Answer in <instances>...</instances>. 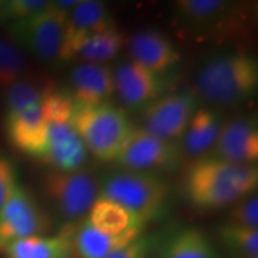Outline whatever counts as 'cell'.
I'll list each match as a JSON object with an SVG mask.
<instances>
[{
  "mask_svg": "<svg viewBox=\"0 0 258 258\" xmlns=\"http://www.w3.org/2000/svg\"><path fill=\"white\" fill-rule=\"evenodd\" d=\"M42 189L49 205L69 222L86 217L99 197L96 176L83 168L69 172L49 171L43 176Z\"/></svg>",
  "mask_w": 258,
  "mask_h": 258,
  "instance_id": "8992f818",
  "label": "cell"
},
{
  "mask_svg": "<svg viewBox=\"0 0 258 258\" xmlns=\"http://www.w3.org/2000/svg\"><path fill=\"white\" fill-rule=\"evenodd\" d=\"M131 62L154 74H171L181 62V53L169 37L157 29L138 30L128 40Z\"/></svg>",
  "mask_w": 258,
  "mask_h": 258,
  "instance_id": "9a60e30c",
  "label": "cell"
},
{
  "mask_svg": "<svg viewBox=\"0 0 258 258\" xmlns=\"http://www.w3.org/2000/svg\"><path fill=\"white\" fill-rule=\"evenodd\" d=\"M218 238L234 257L258 255V230L225 222L218 228Z\"/></svg>",
  "mask_w": 258,
  "mask_h": 258,
  "instance_id": "484cf974",
  "label": "cell"
},
{
  "mask_svg": "<svg viewBox=\"0 0 258 258\" xmlns=\"http://www.w3.org/2000/svg\"><path fill=\"white\" fill-rule=\"evenodd\" d=\"M126 43V35L115 25L86 39L78 49L74 60L79 63L105 64L119 55Z\"/></svg>",
  "mask_w": 258,
  "mask_h": 258,
  "instance_id": "7402d4cb",
  "label": "cell"
},
{
  "mask_svg": "<svg viewBox=\"0 0 258 258\" xmlns=\"http://www.w3.org/2000/svg\"><path fill=\"white\" fill-rule=\"evenodd\" d=\"M88 157L89 152L71 119L49 120L46 145L39 162L49 166L50 171L69 172L83 168Z\"/></svg>",
  "mask_w": 258,
  "mask_h": 258,
  "instance_id": "4fadbf2b",
  "label": "cell"
},
{
  "mask_svg": "<svg viewBox=\"0 0 258 258\" xmlns=\"http://www.w3.org/2000/svg\"><path fill=\"white\" fill-rule=\"evenodd\" d=\"M99 197L120 204L149 222L164 215L169 186L159 175L134 171H116L99 184Z\"/></svg>",
  "mask_w": 258,
  "mask_h": 258,
  "instance_id": "5b68a950",
  "label": "cell"
},
{
  "mask_svg": "<svg viewBox=\"0 0 258 258\" xmlns=\"http://www.w3.org/2000/svg\"><path fill=\"white\" fill-rule=\"evenodd\" d=\"M161 258H220V254L203 231L184 228L164 244Z\"/></svg>",
  "mask_w": 258,
  "mask_h": 258,
  "instance_id": "603a6c76",
  "label": "cell"
},
{
  "mask_svg": "<svg viewBox=\"0 0 258 258\" xmlns=\"http://www.w3.org/2000/svg\"><path fill=\"white\" fill-rule=\"evenodd\" d=\"M19 185L18 169L9 158L0 155V208Z\"/></svg>",
  "mask_w": 258,
  "mask_h": 258,
  "instance_id": "f1b7e54d",
  "label": "cell"
},
{
  "mask_svg": "<svg viewBox=\"0 0 258 258\" xmlns=\"http://www.w3.org/2000/svg\"><path fill=\"white\" fill-rule=\"evenodd\" d=\"M200 106L201 101L194 91H171L141 111V128L159 138L179 141Z\"/></svg>",
  "mask_w": 258,
  "mask_h": 258,
  "instance_id": "30bf717a",
  "label": "cell"
},
{
  "mask_svg": "<svg viewBox=\"0 0 258 258\" xmlns=\"http://www.w3.org/2000/svg\"><path fill=\"white\" fill-rule=\"evenodd\" d=\"M195 95L210 106L228 108L249 101L258 88V63L245 52H225L207 59L197 74Z\"/></svg>",
  "mask_w": 258,
  "mask_h": 258,
  "instance_id": "7a4b0ae2",
  "label": "cell"
},
{
  "mask_svg": "<svg viewBox=\"0 0 258 258\" xmlns=\"http://www.w3.org/2000/svg\"><path fill=\"white\" fill-rule=\"evenodd\" d=\"M71 122L88 152L101 162L115 161L135 126L123 108L112 102L101 105L74 102Z\"/></svg>",
  "mask_w": 258,
  "mask_h": 258,
  "instance_id": "277c9868",
  "label": "cell"
},
{
  "mask_svg": "<svg viewBox=\"0 0 258 258\" xmlns=\"http://www.w3.org/2000/svg\"><path fill=\"white\" fill-rule=\"evenodd\" d=\"M50 2L46 0H8L0 2V22L16 23L46 12Z\"/></svg>",
  "mask_w": 258,
  "mask_h": 258,
  "instance_id": "4316f807",
  "label": "cell"
},
{
  "mask_svg": "<svg viewBox=\"0 0 258 258\" xmlns=\"http://www.w3.org/2000/svg\"><path fill=\"white\" fill-rule=\"evenodd\" d=\"M144 234V230H131L119 235H109L93 228L86 218L75 225L74 249L81 258H105Z\"/></svg>",
  "mask_w": 258,
  "mask_h": 258,
  "instance_id": "ffe728a7",
  "label": "cell"
},
{
  "mask_svg": "<svg viewBox=\"0 0 258 258\" xmlns=\"http://www.w3.org/2000/svg\"><path fill=\"white\" fill-rule=\"evenodd\" d=\"M228 222L244 228L258 230V197L257 192L251 194L231 205Z\"/></svg>",
  "mask_w": 258,
  "mask_h": 258,
  "instance_id": "83f0119b",
  "label": "cell"
},
{
  "mask_svg": "<svg viewBox=\"0 0 258 258\" xmlns=\"http://www.w3.org/2000/svg\"><path fill=\"white\" fill-rule=\"evenodd\" d=\"M109 8L98 0H81L66 18L59 63L72 62L86 39L115 26Z\"/></svg>",
  "mask_w": 258,
  "mask_h": 258,
  "instance_id": "7c38bea8",
  "label": "cell"
},
{
  "mask_svg": "<svg viewBox=\"0 0 258 258\" xmlns=\"http://www.w3.org/2000/svg\"><path fill=\"white\" fill-rule=\"evenodd\" d=\"M42 103L18 113L5 115V128L10 145L33 159L40 158L46 145L49 122Z\"/></svg>",
  "mask_w": 258,
  "mask_h": 258,
  "instance_id": "2e32d148",
  "label": "cell"
},
{
  "mask_svg": "<svg viewBox=\"0 0 258 258\" xmlns=\"http://www.w3.org/2000/svg\"><path fill=\"white\" fill-rule=\"evenodd\" d=\"M174 16L189 36L218 43L242 37L252 23L251 6L227 0H178Z\"/></svg>",
  "mask_w": 258,
  "mask_h": 258,
  "instance_id": "3957f363",
  "label": "cell"
},
{
  "mask_svg": "<svg viewBox=\"0 0 258 258\" xmlns=\"http://www.w3.org/2000/svg\"><path fill=\"white\" fill-rule=\"evenodd\" d=\"M53 82L43 78H23L5 91V113L12 115L40 105L46 95L53 91Z\"/></svg>",
  "mask_w": 258,
  "mask_h": 258,
  "instance_id": "cb8c5ba5",
  "label": "cell"
},
{
  "mask_svg": "<svg viewBox=\"0 0 258 258\" xmlns=\"http://www.w3.org/2000/svg\"><path fill=\"white\" fill-rule=\"evenodd\" d=\"M234 258H258V255H251V257H234Z\"/></svg>",
  "mask_w": 258,
  "mask_h": 258,
  "instance_id": "4dcf8cb0",
  "label": "cell"
},
{
  "mask_svg": "<svg viewBox=\"0 0 258 258\" xmlns=\"http://www.w3.org/2000/svg\"><path fill=\"white\" fill-rule=\"evenodd\" d=\"M152 247H154V238L147 234H142L138 238L113 251L105 258H148Z\"/></svg>",
  "mask_w": 258,
  "mask_h": 258,
  "instance_id": "f546056e",
  "label": "cell"
},
{
  "mask_svg": "<svg viewBox=\"0 0 258 258\" xmlns=\"http://www.w3.org/2000/svg\"><path fill=\"white\" fill-rule=\"evenodd\" d=\"M86 221L101 232L119 235L131 230H145L148 222L139 215L129 211L120 204L108 198L98 197L86 215Z\"/></svg>",
  "mask_w": 258,
  "mask_h": 258,
  "instance_id": "44dd1931",
  "label": "cell"
},
{
  "mask_svg": "<svg viewBox=\"0 0 258 258\" xmlns=\"http://www.w3.org/2000/svg\"><path fill=\"white\" fill-rule=\"evenodd\" d=\"M255 164H234L212 157L197 159L185 175L184 191L188 203L204 211L231 207L257 192Z\"/></svg>",
  "mask_w": 258,
  "mask_h": 258,
  "instance_id": "6da1fadb",
  "label": "cell"
},
{
  "mask_svg": "<svg viewBox=\"0 0 258 258\" xmlns=\"http://www.w3.org/2000/svg\"><path fill=\"white\" fill-rule=\"evenodd\" d=\"M75 225L69 224L56 235H35L12 241L3 247L8 258H69L74 251Z\"/></svg>",
  "mask_w": 258,
  "mask_h": 258,
  "instance_id": "d6986e66",
  "label": "cell"
},
{
  "mask_svg": "<svg viewBox=\"0 0 258 258\" xmlns=\"http://www.w3.org/2000/svg\"><path fill=\"white\" fill-rule=\"evenodd\" d=\"M66 18L68 15L55 9L50 2L46 12L8 25L10 42L22 49L23 53L28 52L40 63H59Z\"/></svg>",
  "mask_w": 258,
  "mask_h": 258,
  "instance_id": "ba28073f",
  "label": "cell"
},
{
  "mask_svg": "<svg viewBox=\"0 0 258 258\" xmlns=\"http://www.w3.org/2000/svg\"><path fill=\"white\" fill-rule=\"evenodd\" d=\"M52 228L47 212L33 194L19 184L0 208V248L12 241L45 235Z\"/></svg>",
  "mask_w": 258,
  "mask_h": 258,
  "instance_id": "9c48e42d",
  "label": "cell"
},
{
  "mask_svg": "<svg viewBox=\"0 0 258 258\" xmlns=\"http://www.w3.org/2000/svg\"><path fill=\"white\" fill-rule=\"evenodd\" d=\"M222 123L218 111L200 106L189 120L184 135L178 141L184 157L192 158L195 161L208 157L221 132Z\"/></svg>",
  "mask_w": 258,
  "mask_h": 258,
  "instance_id": "ac0fdd59",
  "label": "cell"
},
{
  "mask_svg": "<svg viewBox=\"0 0 258 258\" xmlns=\"http://www.w3.org/2000/svg\"><path fill=\"white\" fill-rule=\"evenodd\" d=\"M28 59L13 42L0 37V89L6 91L10 85L26 78Z\"/></svg>",
  "mask_w": 258,
  "mask_h": 258,
  "instance_id": "d4e9b609",
  "label": "cell"
},
{
  "mask_svg": "<svg viewBox=\"0 0 258 258\" xmlns=\"http://www.w3.org/2000/svg\"><path fill=\"white\" fill-rule=\"evenodd\" d=\"M182 159L184 154L178 141L159 138L141 126H134L113 162L123 171L158 175L175 171Z\"/></svg>",
  "mask_w": 258,
  "mask_h": 258,
  "instance_id": "52a82bcc",
  "label": "cell"
},
{
  "mask_svg": "<svg viewBox=\"0 0 258 258\" xmlns=\"http://www.w3.org/2000/svg\"><path fill=\"white\" fill-rule=\"evenodd\" d=\"M68 93L75 103L101 105L115 95L112 68L106 64L79 63L69 75Z\"/></svg>",
  "mask_w": 258,
  "mask_h": 258,
  "instance_id": "e0dca14e",
  "label": "cell"
},
{
  "mask_svg": "<svg viewBox=\"0 0 258 258\" xmlns=\"http://www.w3.org/2000/svg\"><path fill=\"white\" fill-rule=\"evenodd\" d=\"M171 74H154L134 62H120L112 69L115 95L125 109L142 111L149 103L171 92Z\"/></svg>",
  "mask_w": 258,
  "mask_h": 258,
  "instance_id": "8fae6325",
  "label": "cell"
},
{
  "mask_svg": "<svg viewBox=\"0 0 258 258\" xmlns=\"http://www.w3.org/2000/svg\"><path fill=\"white\" fill-rule=\"evenodd\" d=\"M208 157L234 164H255L258 159L257 119L240 115L224 122Z\"/></svg>",
  "mask_w": 258,
  "mask_h": 258,
  "instance_id": "5bb4252c",
  "label": "cell"
}]
</instances>
